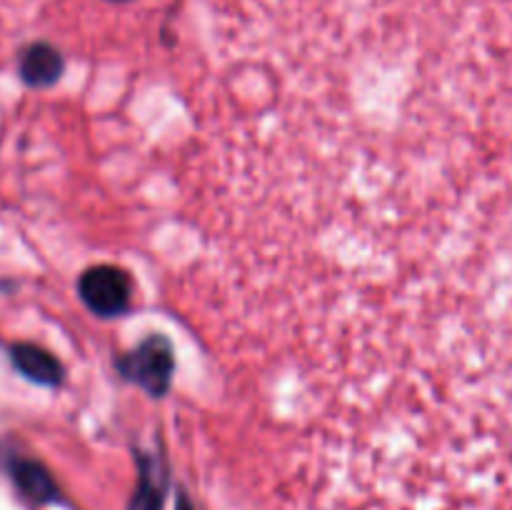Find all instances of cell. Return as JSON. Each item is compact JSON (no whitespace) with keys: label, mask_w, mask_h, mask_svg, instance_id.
I'll return each instance as SVG.
<instances>
[{"label":"cell","mask_w":512,"mask_h":510,"mask_svg":"<svg viewBox=\"0 0 512 510\" xmlns=\"http://www.w3.org/2000/svg\"><path fill=\"white\" fill-rule=\"evenodd\" d=\"M123 378L133 380L150 395H163L173 378V348L163 335H150L130 355L118 363Z\"/></svg>","instance_id":"cell-1"},{"label":"cell","mask_w":512,"mask_h":510,"mask_svg":"<svg viewBox=\"0 0 512 510\" xmlns=\"http://www.w3.org/2000/svg\"><path fill=\"white\" fill-rule=\"evenodd\" d=\"M78 288L83 303L100 318L120 315L130 303V278L113 265L85 270Z\"/></svg>","instance_id":"cell-2"},{"label":"cell","mask_w":512,"mask_h":510,"mask_svg":"<svg viewBox=\"0 0 512 510\" xmlns=\"http://www.w3.org/2000/svg\"><path fill=\"white\" fill-rule=\"evenodd\" d=\"M63 73V58L48 43H33L20 58V78L33 88H48Z\"/></svg>","instance_id":"cell-3"},{"label":"cell","mask_w":512,"mask_h":510,"mask_svg":"<svg viewBox=\"0 0 512 510\" xmlns=\"http://www.w3.org/2000/svg\"><path fill=\"white\" fill-rule=\"evenodd\" d=\"M13 365L25 375V378L35 380L40 385H58L63 378V365L48 353V350L38 348V345L20 343L10 350Z\"/></svg>","instance_id":"cell-4"},{"label":"cell","mask_w":512,"mask_h":510,"mask_svg":"<svg viewBox=\"0 0 512 510\" xmlns=\"http://www.w3.org/2000/svg\"><path fill=\"white\" fill-rule=\"evenodd\" d=\"M8 468L20 493L33 500V503H50V500L58 498V488H55L53 478L40 463L28 458H13Z\"/></svg>","instance_id":"cell-5"},{"label":"cell","mask_w":512,"mask_h":510,"mask_svg":"<svg viewBox=\"0 0 512 510\" xmlns=\"http://www.w3.org/2000/svg\"><path fill=\"white\" fill-rule=\"evenodd\" d=\"M160 500H163V493H160L158 478L150 470V463L143 460V475H140V488L135 495L133 510H160Z\"/></svg>","instance_id":"cell-6"},{"label":"cell","mask_w":512,"mask_h":510,"mask_svg":"<svg viewBox=\"0 0 512 510\" xmlns=\"http://www.w3.org/2000/svg\"><path fill=\"white\" fill-rule=\"evenodd\" d=\"M180 510H190V508H188V503H183V508H180Z\"/></svg>","instance_id":"cell-7"},{"label":"cell","mask_w":512,"mask_h":510,"mask_svg":"<svg viewBox=\"0 0 512 510\" xmlns=\"http://www.w3.org/2000/svg\"><path fill=\"white\" fill-rule=\"evenodd\" d=\"M110 3H125V0H110Z\"/></svg>","instance_id":"cell-8"}]
</instances>
